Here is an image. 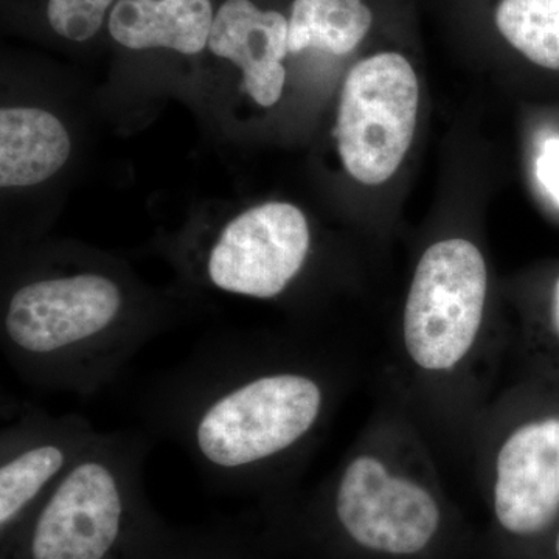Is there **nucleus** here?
I'll return each mask as SVG.
<instances>
[{
    "label": "nucleus",
    "mask_w": 559,
    "mask_h": 559,
    "mask_svg": "<svg viewBox=\"0 0 559 559\" xmlns=\"http://www.w3.org/2000/svg\"><path fill=\"white\" fill-rule=\"evenodd\" d=\"M267 348L245 334L202 344L146 399L150 428L215 484L259 487L310 439L325 411L322 380L275 362Z\"/></svg>",
    "instance_id": "obj_1"
},
{
    "label": "nucleus",
    "mask_w": 559,
    "mask_h": 559,
    "mask_svg": "<svg viewBox=\"0 0 559 559\" xmlns=\"http://www.w3.org/2000/svg\"><path fill=\"white\" fill-rule=\"evenodd\" d=\"M160 323L108 271H43L10 290L0 348L32 388L90 399L120 377Z\"/></svg>",
    "instance_id": "obj_2"
},
{
    "label": "nucleus",
    "mask_w": 559,
    "mask_h": 559,
    "mask_svg": "<svg viewBox=\"0 0 559 559\" xmlns=\"http://www.w3.org/2000/svg\"><path fill=\"white\" fill-rule=\"evenodd\" d=\"M151 441L100 432L28 522L27 559H110L138 513Z\"/></svg>",
    "instance_id": "obj_3"
},
{
    "label": "nucleus",
    "mask_w": 559,
    "mask_h": 559,
    "mask_svg": "<svg viewBox=\"0 0 559 559\" xmlns=\"http://www.w3.org/2000/svg\"><path fill=\"white\" fill-rule=\"evenodd\" d=\"M419 84L409 60L382 51L359 61L342 86L337 150L345 170L364 186L388 182L417 130Z\"/></svg>",
    "instance_id": "obj_4"
},
{
    "label": "nucleus",
    "mask_w": 559,
    "mask_h": 559,
    "mask_svg": "<svg viewBox=\"0 0 559 559\" xmlns=\"http://www.w3.org/2000/svg\"><path fill=\"white\" fill-rule=\"evenodd\" d=\"M488 270L476 245L450 238L423 253L404 307V344L425 370H450L473 347L484 318Z\"/></svg>",
    "instance_id": "obj_5"
},
{
    "label": "nucleus",
    "mask_w": 559,
    "mask_h": 559,
    "mask_svg": "<svg viewBox=\"0 0 559 559\" xmlns=\"http://www.w3.org/2000/svg\"><path fill=\"white\" fill-rule=\"evenodd\" d=\"M310 250L304 212L288 202H266L224 226L205 252L204 278L223 293L277 299L305 270Z\"/></svg>",
    "instance_id": "obj_6"
},
{
    "label": "nucleus",
    "mask_w": 559,
    "mask_h": 559,
    "mask_svg": "<svg viewBox=\"0 0 559 559\" xmlns=\"http://www.w3.org/2000/svg\"><path fill=\"white\" fill-rule=\"evenodd\" d=\"M0 430V528L32 518L100 430L79 414L51 415L31 403L3 407Z\"/></svg>",
    "instance_id": "obj_7"
},
{
    "label": "nucleus",
    "mask_w": 559,
    "mask_h": 559,
    "mask_svg": "<svg viewBox=\"0 0 559 559\" xmlns=\"http://www.w3.org/2000/svg\"><path fill=\"white\" fill-rule=\"evenodd\" d=\"M333 511L353 543L396 557L425 549L440 527L432 495L415 481L390 476L380 460L367 454L356 455L342 469Z\"/></svg>",
    "instance_id": "obj_8"
},
{
    "label": "nucleus",
    "mask_w": 559,
    "mask_h": 559,
    "mask_svg": "<svg viewBox=\"0 0 559 559\" xmlns=\"http://www.w3.org/2000/svg\"><path fill=\"white\" fill-rule=\"evenodd\" d=\"M495 511L499 524L518 536H535L559 514V419L528 423L500 448Z\"/></svg>",
    "instance_id": "obj_9"
},
{
    "label": "nucleus",
    "mask_w": 559,
    "mask_h": 559,
    "mask_svg": "<svg viewBox=\"0 0 559 559\" xmlns=\"http://www.w3.org/2000/svg\"><path fill=\"white\" fill-rule=\"evenodd\" d=\"M209 49L241 69L242 86L260 106L271 108L282 98L289 21L278 11L261 10L250 0H226L213 20Z\"/></svg>",
    "instance_id": "obj_10"
},
{
    "label": "nucleus",
    "mask_w": 559,
    "mask_h": 559,
    "mask_svg": "<svg viewBox=\"0 0 559 559\" xmlns=\"http://www.w3.org/2000/svg\"><path fill=\"white\" fill-rule=\"evenodd\" d=\"M213 20L210 0H117L108 25L128 49L197 55L209 46Z\"/></svg>",
    "instance_id": "obj_11"
},
{
    "label": "nucleus",
    "mask_w": 559,
    "mask_h": 559,
    "mask_svg": "<svg viewBox=\"0 0 559 559\" xmlns=\"http://www.w3.org/2000/svg\"><path fill=\"white\" fill-rule=\"evenodd\" d=\"M69 132L49 110H0V186L24 189L57 175L70 156Z\"/></svg>",
    "instance_id": "obj_12"
},
{
    "label": "nucleus",
    "mask_w": 559,
    "mask_h": 559,
    "mask_svg": "<svg viewBox=\"0 0 559 559\" xmlns=\"http://www.w3.org/2000/svg\"><path fill=\"white\" fill-rule=\"evenodd\" d=\"M371 21V11L362 0H294L289 51L316 49L342 57L366 38Z\"/></svg>",
    "instance_id": "obj_13"
},
{
    "label": "nucleus",
    "mask_w": 559,
    "mask_h": 559,
    "mask_svg": "<svg viewBox=\"0 0 559 559\" xmlns=\"http://www.w3.org/2000/svg\"><path fill=\"white\" fill-rule=\"evenodd\" d=\"M496 25L527 60L559 70V0H500Z\"/></svg>",
    "instance_id": "obj_14"
},
{
    "label": "nucleus",
    "mask_w": 559,
    "mask_h": 559,
    "mask_svg": "<svg viewBox=\"0 0 559 559\" xmlns=\"http://www.w3.org/2000/svg\"><path fill=\"white\" fill-rule=\"evenodd\" d=\"M114 0H49L47 17L62 38L83 43L94 38Z\"/></svg>",
    "instance_id": "obj_15"
},
{
    "label": "nucleus",
    "mask_w": 559,
    "mask_h": 559,
    "mask_svg": "<svg viewBox=\"0 0 559 559\" xmlns=\"http://www.w3.org/2000/svg\"><path fill=\"white\" fill-rule=\"evenodd\" d=\"M551 316H554L555 330H557L559 334V278L557 282V286H555L554 305H551Z\"/></svg>",
    "instance_id": "obj_16"
},
{
    "label": "nucleus",
    "mask_w": 559,
    "mask_h": 559,
    "mask_svg": "<svg viewBox=\"0 0 559 559\" xmlns=\"http://www.w3.org/2000/svg\"><path fill=\"white\" fill-rule=\"evenodd\" d=\"M555 555H557V559H559V532L557 538H555Z\"/></svg>",
    "instance_id": "obj_17"
}]
</instances>
